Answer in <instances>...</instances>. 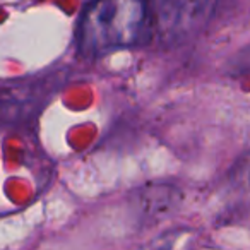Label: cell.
<instances>
[{
  "label": "cell",
  "mask_w": 250,
  "mask_h": 250,
  "mask_svg": "<svg viewBox=\"0 0 250 250\" xmlns=\"http://www.w3.org/2000/svg\"><path fill=\"white\" fill-rule=\"evenodd\" d=\"M153 21L146 0H93L77 24V50L86 59L146 43Z\"/></svg>",
  "instance_id": "cell-1"
},
{
  "label": "cell",
  "mask_w": 250,
  "mask_h": 250,
  "mask_svg": "<svg viewBox=\"0 0 250 250\" xmlns=\"http://www.w3.org/2000/svg\"><path fill=\"white\" fill-rule=\"evenodd\" d=\"M153 33L161 36H182L208 21L216 0H146Z\"/></svg>",
  "instance_id": "cell-2"
},
{
  "label": "cell",
  "mask_w": 250,
  "mask_h": 250,
  "mask_svg": "<svg viewBox=\"0 0 250 250\" xmlns=\"http://www.w3.org/2000/svg\"><path fill=\"white\" fill-rule=\"evenodd\" d=\"M180 202V192L171 185L153 184L139 188L134 195V208L143 221L163 218Z\"/></svg>",
  "instance_id": "cell-3"
},
{
  "label": "cell",
  "mask_w": 250,
  "mask_h": 250,
  "mask_svg": "<svg viewBox=\"0 0 250 250\" xmlns=\"http://www.w3.org/2000/svg\"><path fill=\"white\" fill-rule=\"evenodd\" d=\"M223 195L228 204H235V209L250 206V153L243 154L228 171Z\"/></svg>",
  "instance_id": "cell-4"
},
{
  "label": "cell",
  "mask_w": 250,
  "mask_h": 250,
  "mask_svg": "<svg viewBox=\"0 0 250 250\" xmlns=\"http://www.w3.org/2000/svg\"><path fill=\"white\" fill-rule=\"evenodd\" d=\"M238 70H245L249 72L250 70V52L247 50V57H238V65H236Z\"/></svg>",
  "instance_id": "cell-5"
}]
</instances>
